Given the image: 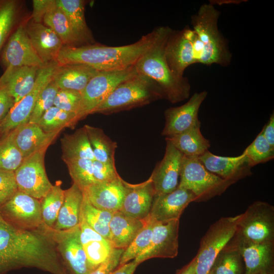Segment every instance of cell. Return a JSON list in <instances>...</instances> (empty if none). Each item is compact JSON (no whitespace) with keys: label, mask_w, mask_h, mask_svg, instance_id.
Masks as SVG:
<instances>
[{"label":"cell","mask_w":274,"mask_h":274,"mask_svg":"<svg viewBox=\"0 0 274 274\" xmlns=\"http://www.w3.org/2000/svg\"><path fill=\"white\" fill-rule=\"evenodd\" d=\"M0 251L13 270L34 267L52 274H68L45 226L38 230L21 229L0 215Z\"/></svg>","instance_id":"1"},{"label":"cell","mask_w":274,"mask_h":274,"mask_svg":"<svg viewBox=\"0 0 274 274\" xmlns=\"http://www.w3.org/2000/svg\"><path fill=\"white\" fill-rule=\"evenodd\" d=\"M162 26L155 28L135 43L122 46L98 43L79 46H63L57 64L82 63L98 71H116L133 65L152 47L161 34Z\"/></svg>","instance_id":"2"},{"label":"cell","mask_w":274,"mask_h":274,"mask_svg":"<svg viewBox=\"0 0 274 274\" xmlns=\"http://www.w3.org/2000/svg\"><path fill=\"white\" fill-rule=\"evenodd\" d=\"M172 30L168 26H163L156 42L138 60L134 66L138 73L147 77L159 86L164 99L176 103L189 98L191 86L186 77L175 75L167 64L165 46Z\"/></svg>","instance_id":"3"},{"label":"cell","mask_w":274,"mask_h":274,"mask_svg":"<svg viewBox=\"0 0 274 274\" xmlns=\"http://www.w3.org/2000/svg\"><path fill=\"white\" fill-rule=\"evenodd\" d=\"M220 15V12L210 3L202 5L191 17L192 29L203 46L199 63L227 66L231 62L232 54L228 43L218 27Z\"/></svg>","instance_id":"4"},{"label":"cell","mask_w":274,"mask_h":274,"mask_svg":"<svg viewBox=\"0 0 274 274\" xmlns=\"http://www.w3.org/2000/svg\"><path fill=\"white\" fill-rule=\"evenodd\" d=\"M160 99L164 98L159 86L151 79L137 73L119 84L93 113L109 115Z\"/></svg>","instance_id":"5"},{"label":"cell","mask_w":274,"mask_h":274,"mask_svg":"<svg viewBox=\"0 0 274 274\" xmlns=\"http://www.w3.org/2000/svg\"><path fill=\"white\" fill-rule=\"evenodd\" d=\"M233 183L208 171L198 158L183 156L178 187L190 191L195 201L208 200L223 193Z\"/></svg>","instance_id":"6"},{"label":"cell","mask_w":274,"mask_h":274,"mask_svg":"<svg viewBox=\"0 0 274 274\" xmlns=\"http://www.w3.org/2000/svg\"><path fill=\"white\" fill-rule=\"evenodd\" d=\"M241 214L223 217L213 224L202 238L195 274H209L219 254L234 237Z\"/></svg>","instance_id":"7"},{"label":"cell","mask_w":274,"mask_h":274,"mask_svg":"<svg viewBox=\"0 0 274 274\" xmlns=\"http://www.w3.org/2000/svg\"><path fill=\"white\" fill-rule=\"evenodd\" d=\"M236 238L253 243L273 242L274 208L256 201L243 213L237 224Z\"/></svg>","instance_id":"8"},{"label":"cell","mask_w":274,"mask_h":274,"mask_svg":"<svg viewBox=\"0 0 274 274\" xmlns=\"http://www.w3.org/2000/svg\"><path fill=\"white\" fill-rule=\"evenodd\" d=\"M136 73L134 65L120 70L99 71L81 93V100L77 114L79 120L93 114L119 84Z\"/></svg>","instance_id":"9"},{"label":"cell","mask_w":274,"mask_h":274,"mask_svg":"<svg viewBox=\"0 0 274 274\" xmlns=\"http://www.w3.org/2000/svg\"><path fill=\"white\" fill-rule=\"evenodd\" d=\"M0 215L12 226L24 230H38L44 226L40 200L18 190L0 206Z\"/></svg>","instance_id":"10"},{"label":"cell","mask_w":274,"mask_h":274,"mask_svg":"<svg viewBox=\"0 0 274 274\" xmlns=\"http://www.w3.org/2000/svg\"><path fill=\"white\" fill-rule=\"evenodd\" d=\"M45 147L24 158L14 171L18 190L41 200L52 186L46 173L44 158Z\"/></svg>","instance_id":"11"},{"label":"cell","mask_w":274,"mask_h":274,"mask_svg":"<svg viewBox=\"0 0 274 274\" xmlns=\"http://www.w3.org/2000/svg\"><path fill=\"white\" fill-rule=\"evenodd\" d=\"M56 65V62L52 63L39 70L32 89L14 105L0 122L1 136L7 134L18 126L28 123L40 93L52 80Z\"/></svg>","instance_id":"12"},{"label":"cell","mask_w":274,"mask_h":274,"mask_svg":"<svg viewBox=\"0 0 274 274\" xmlns=\"http://www.w3.org/2000/svg\"><path fill=\"white\" fill-rule=\"evenodd\" d=\"M57 251L68 274H88L91 271L80 239L79 225L72 229L57 231L46 227Z\"/></svg>","instance_id":"13"},{"label":"cell","mask_w":274,"mask_h":274,"mask_svg":"<svg viewBox=\"0 0 274 274\" xmlns=\"http://www.w3.org/2000/svg\"><path fill=\"white\" fill-rule=\"evenodd\" d=\"M1 60L5 70L10 67L25 66L40 68L46 65L36 52L22 23L8 38Z\"/></svg>","instance_id":"14"},{"label":"cell","mask_w":274,"mask_h":274,"mask_svg":"<svg viewBox=\"0 0 274 274\" xmlns=\"http://www.w3.org/2000/svg\"><path fill=\"white\" fill-rule=\"evenodd\" d=\"M179 228V220L164 222L154 221L149 247L133 260L140 264L152 258L176 257L178 254Z\"/></svg>","instance_id":"15"},{"label":"cell","mask_w":274,"mask_h":274,"mask_svg":"<svg viewBox=\"0 0 274 274\" xmlns=\"http://www.w3.org/2000/svg\"><path fill=\"white\" fill-rule=\"evenodd\" d=\"M207 95L206 91L194 93L184 105L166 109L162 135L170 137L201 124L198 119L199 110Z\"/></svg>","instance_id":"16"},{"label":"cell","mask_w":274,"mask_h":274,"mask_svg":"<svg viewBox=\"0 0 274 274\" xmlns=\"http://www.w3.org/2000/svg\"><path fill=\"white\" fill-rule=\"evenodd\" d=\"M191 28L185 27L181 30H173L165 46V57L168 66L177 76L184 77L186 68L197 63L196 54L191 39Z\"/></svg>","instance_id":"17"},{"label":"cell","mask_w":274,"mask_h":274,"mask_svg":"<svg viewBox=\"0 0 274 274\" xmlns=\"http://www.w3.org/2000/svg\"><path fill=\"white\" fill-rule=\"evenodd\" d=\"M166 142L164 156L150 176L155 195L170 193L179 184L183 155L170 142Z\"/></svg>","instance_id":"18"},{"label":"cell","mask_w":274,"mask_h":274,"mask_svg":"<svg viewBox=\"0 0 274 274\" xmlns=\"http://www.w3.org/2000/svg\"><path fill=\"white\" fill-rule=\"evenodd\" d=\"M198 159L208 171L233 183L252 174V167L244 152L237 156L224 157L213 154L208 150Z\"/></svg>","instance_id":"19"},{"label":"cell","mask_w":274,"mask_h":274,"mask_svg":"<svg viewBox=\"0 0 274 274\" xmlns=\"http://www.w3.org/2000/svg\"><path fill=\"white\" fill-rule=\"evenodd\" d=\"M127 186L128 183L119 176L109 181L94 184L83 192L94 207L114 213L120 211Z\"/></svg>","instance_id":"20"},{"label":"cell","mask_w":274,"mask_h":274,"mask_svg":"<svg viewBox=\"0 0 274 274\" xmlns=\"http://www.w3.org/2000/svg\"><path fill=\"white\" fill-rule=\"evenodd\" d=\"M195 200L190 191L178 187L170 193L155 195L148 217L156 222L179 220L185 208Z\"/></svg>","instance_id":"21"},{"label":"cell","mask_w":274,"mask_h":274,"mask_svg":"<svg viewBox=\"0 0 274 274\" xmlns=\"http://www.w3.org/2000/svg\"><path fill=\"white\" fill-rule=\"evenodd\" d=\"M26 32L38 55L45 65L56 62L63 45L49 27L32 20L25 26ZM57 63V62H56Z\"/></svg>","instance_id":"22"},{"label":"cell","mask_w":274,"mask_h":274,"mask_svg":"<svg viewBox=\"0 0 274 274\" xmlns=\"http://www.w3.org/2000/svg\"><path fill=\"white\" fill-rule=\"evenodd\" d=\"M235 239L245 264L244 274L273 271V242L253 243Z\"/></svg>","instance_id":"23"},{"label":"cell","mask_w":274,"mask_h":274,"mask_svg":"<svg viewBox=\"0 0 274 274\" xmlns=\"http://www.w3.org/2000/svg\"><path fill=\"white\" fill-rule=\"evenodd\" d=\"M155 193L151 177L142 183H128L127 191L119 211L131 218L145 220L150 213Z\"/></svg>","instance_id":"24"},{"label":"cell","mask_w":274,"mask_h":274,"mask_svg":"<svg viewBox=\"0 0 274 274\" xmlns=\"http://www.w3.org/2000/svg\"><path fill=\"white\" fill-rule=\"evenodd\" d=\"M60 132L47 133L37 124L27 123L14 129V140L24 158L48 147Z\"/></svg>","instance_id":"25"},{"label":"cell","mask_w":274,"mask_h":274,"mask_svg":"<svg viewBox=\"0 0 274 274\" xmlns=\"http://www.w3.org/2000/svg\"><path fill=\"white\" fill-rule=\"evenodd\" d=\"M40 68L35 66L10 67L0 77V84L13 98L15 104L33 88Z\"/></svg>","instance_id":"26"},{"label":"cell","mask_w":274,"mask_h":274,"mask_svg":"<svg viewBox=\"0 0 274 274\" xmlns=\"http://www.w3.org/2000/svg\"><path fill=\"white\" fill-rule=\"evenodd\" d=\"M99 72L82 63L57 64L52 81L59 89L72 90L81 93L89 81Z\"/></svg>","instance_id":"27"},{"label":"cell","mask_w":274,"mask_h":274,"mask_svg":"<svg viewBox=\"0 0 274 274\" xmlns=\"http://www.w3.org/2000/svg\"><path fill=\"white\" fill-rule=\"evenodd\" d=\"M145 223V219L131 218L119 211L114 212L109 223V241L113 248L125 249Z\"/></svg>","instance_id":"28"},{"label":"cell","mask_w":274,"mask_h":274,"mask_svg":"<svg viewBox=\"0 0 274 274\" xmlns=\"http://www.w3.org/2000/svg\"><path fill=\"white\" fill-rule=\"evenodd\" d=\"M83 197V191L74 183L64 190L63 202L52 229L67 230L79 225Z\"/></svg>","instance_id":"29"},{"label":"cell","mask_w":274,"mask_h":274,"mask_svg":"<svg viewBox=\"0 0 274 274\" xmlns=\"http://www.w3.org/2000/svg\"><path fill=\"white\" fill-rule=\"evenodd\" d=\"M199 124L178 134L165 138L184 157L198 158L209 150L210 143L200 131Z\"/></svg>","instance_id":"30"},{"label":"cell","mask_w":274,"mask_h":274,"mask_svg":"<svg viewBox=\"0 0 274 274\" xmlns=\"http://www.w3.org/2000/svg\"><path fill=\"white\" fill-rule=\"evenodd\" d=\"M63 11L82 45L95 44L85 18V2L82 0H55Z\"/></svg>","instance_id":"31"},{"label":"cell","mask_w":274,"mask_h":274,"mask_svg":"<svg viewBox=\"0 0 274 274\" xmlns=\"http://www.w3.org/2000/svg\"><path fill=\"white\" fill-rule=\"evenodd\" d=\"M43 21L44 25L50 28L58 36L63 46L82 45L65 14L57 6L55 0H53Z\"/></svg>","instance_id":"32"},{"label":"cell","mask_w":274,"mask_h":274,"mask_svg":"<svg viewBox=\"0 0 274 274\" xmlns=\"http://www.w3.org/2000/svg\"><path fill=\"white\" fill-rule=\"evenodd\" d=\"M61 146L64 161L80 158L95 160L84 126L72 134H65L61 139Z\"/></svg>","instance_id":"33"},{"label":"cell","mask_w":274,"mask_h":274,"mask_svg":"<svg viewBox=\"0 0 274 274\" xmlns=\"http://www.w3.org/2000/svg\"><path fill=\"white\" fill-rule=\"evenodd\" d=\"M95 160L102 162L115 163L117 143L107 136L102 129L89 125L84 126Z\"/></svg>","instance_id":"34"},{"label":"cell","mask_w":274,"mask_h":274,"mask_svg":"<svg viewBox=\"0 0 274 274\" xmlns=\"http://www.w3.org/2000/svg\"><path fill=\"white\" fill-rule=\"evenodd\" d=\"M243 260L234 240L221 251L209 274H244Z\"/></svg>","instance_id":"35"},{"label":"cell","mask_w":274,"mask_h":274,"mask_svg":"<svg viewBox=\"0 0 274 274\" xmlns=\"http://www.w3.org/2000/svg\"><path fill=\"white\" fill-rule=\"evenodd\" d=\"M113 213L94 207L84 193L80 218L108 241L110 239L109 223Z\"/></svg>","instance_id":"36"},{"label":"cell","mask_w":274,"mask_h":274,"mask_svg":"<svg viewBox=\"0 0 274 274\" xmlns=\"http://www.w3.org/2000/svg\"><path fill=\"white\" fill-rule=\"evenodd\" d=\"M61 183L57 181L40 200L42 220L48 228H53L63 202L64 190L61 188Z\"/></svg>","instance_id":"37"},{"label":"cell","mask_w":274,"mask_h":274,"mask_svg":"<svg viewBox=\"0 0 274 274\" xmlns=\"http://www.w3.org/2000/svg\"><path fill=\"white\" fill-rule=\"evenodd\" d=\"M78 121L76 114L53 106L45 113L37 124L44 131L50 133L75 125Z\"/></svg>","instance_id":"38"},{"label":"cell","mask_w":274,"mask_h":274,"mask_svg":"<svg viewBox=\"0 0 274 274\" xmlns=\"http://www.w3.org/2000/svg\"><path fill=\"white\" fill-rule=\"evenodd\" d=\"M23 157L14 140V130L0 136V170L14 172Z\"/></svg>","instance_id":"39"},{"label":"cell","mask_w":274,"mask_h":274,"mask_svg":"<svg viewBox=\"0 0 274 274\" xmlns=\"http://www.w3.org/2000/svg\"><path fill=\"white\" fill-rule=\"evenodd\" d=\"M20 10L17 1L0 0V50L17 22Z\"/></svg>","instance_id":"40"},{"label":"cell","mask_w":274,"mask_h":274,"mask_svg":"<svg viewBox=\"0 0 274 274\" xmlns=\"http://www.w3.org/2000/svg\"><path fill=\"white\" fill-rule=\"evenodd\" d=\"M92 161L89 159L80 158L64 161L73 183L83 191L96 183L93 174Z\"/></svg>","instance_id":"41"},{"label":"cell","mask_w":274,"mask_h":274,"mask_svg":"<svg viewBox=\"0 0 274 274\" xmlns=\"http://www.w3.org/2000/svg\"><path fill=\"white\" fill-rule=\"evenodd\" d=\"M153 223L154 221L149 217L145 219L143 227L130 245L124 249L118 266L134 260L149 247L152 236Z\"/></svg>","instance_id":"42"},{"label":"cell","mask_w":274,"mask_h":274,"mask_svg":"<svg viewBox=\"0 0 274 274\" xmlns=\"http://www.w3.org/2000/svg\"><path fill=\"white\" fill-rule=\"evenodd\" d=\"M244 152L252 167L258 164L269 161L274 158V147L267 142L261 131Z\"/></svg>","instance_id":"43"},{"label":"cell","mask_w":274,"mask_h":274,"mask_svg":"<svg viewBox=\"0 0 274 274\" xmlns=\"http://www.w3.org/2000/svg\"><path fill=\"white\" fill-rule=\"evenodd\" d=\"M82 245L91 270L104 261L114 248L110 242L104 237L92 239Z\"/></svg>","instance_id":"44"},{"label":"cell","mask_w":274,"mask_h":274,"mask_svg":"<svg viewBox=\"0 0 274 274\" xmlns=\"http://www.w3.org/2000/svg\"><path fill=\"white\" fill-rule=\"evenodd\" d=\"M59 89L52 80L40 93L28 123L37 124L42 116L52 107Z\"/></svg>","instance_id":"45"},{"label":"cell","mask_w":274,"mask_h":274,"mask_svg":"<svg viewBox=\"0 0 274 274\" xmlns=\"http://www.w3.org/2000/svg\"><path fill=\"white\" fill-rule=\"evenodd\" d=\"M81 94L72 90L59 89L54 100V106L68 113L78 114ZM78 117V116H77Z\"/></svg>","instance_id":"46"},{"label":"cell","mask_w":274,"mask_h":274,"mask_svg":"<svg viewBox=\"0 0 274 274\" xmlns=\"http://www.w3.org/2000/svg\"><path fill=\"white\" fill-rule=\"evenodd\" d=\"M18 190L14 172L0 170V206Z\"/></svg>","instance_id":"47"},{"label":"cell","mask_w":274,"mask_h":274,"mask_svg":"<svg viewBox=\"0 0 274 274\" xmlns=\"http://www.w3.org/2000/svg\"><path fill=\"white\" fill-rule=\"evenodd\" d=\"M92 169L96 183L109 181L118 178V175L115 163L92 161Z\"/></svg>","instance_id":"48"},{"label":"cell","mask_w":274,"mask_h":274,"mask_svg":"<svg viewBox=\"0 0 274 274\" xmlns=\"http://www.w3.org/2000/svg\"><path fill=\"white\" fill-rule=\"evenodd\" d=\"M124 250L113 248L108 257L88 274H112L118 267Z\"/></svg>","instance_id":"49"},{"label":"cell","mask_w":274,"mask_h":274,"mask_svg":"<svg viewBox=\"0 0 274 274\" xmlns=\"http://www.w3.org/2000/svg\"><path fill=\"white\" fill-rule=\"evenodd\" d=\"M53 0H33L32 1V20L37 23H42L44 16L47 12Z\"/></svg>","instance_id":"50"},{"label":"cell","mask_w":274,"mask_h":274,"mask_svg":"<svg viewBox=\"0 0 274 274\" xmlns=\"http://www.w3.org/2000/svg\"><path fill=\"white\" fill-rule=\"evenodd\" d=\"M15 104L13 98L0 84V122Z\"/></svg>","instance_id":"51"},{"label":"cell","mask_w":274,"mask_h":274,"mask_svg":"<svg viewBox=\"0 0 274 274\" xmlns=\"http://www.w3.org/2000/svg\"><path fill=\"white\" fill-rule=\"evenodd\" d=\"M267 142L274 147V113L271 114L268 121L261 130Z\"/></svg>","instance_id":"52"},{"label":"cell","mask_w":274,"mask_h":274,"mask_svg":"<svg viewBox=\"0 0 274 274\" xmlns=\"http://www.w3.org/2000/svg\"><path fill=\"white\" fill-rule=\"evenodd\" d=\"M138 265L133 260L118 266L112 274H133Z\"/></svg>","instance_id":"53"},{"label":"cell","mask_w":274,"mask_h":274,"mask_svg":"<svg viewBox=\"0 0 274 274\" xmlns=\"http://www.w3.org/2000/svg\"><path fill=\"white\" fill-rule=\"evenodd\" d=\"M196 259L195 257L188 264L178 269L175 274H195Z\"/></svg>","instance_id":"54"},{"label":"cell","mask_w":274,"mask_h":274,"mask_svg":"<svg viewBox=\"0 0 274 274\" xmlns=\"http://www.w3.org/2000/svg\"><path fill=\"white\" fill-rule=\"evenodd\" d=\"M257 274H273V271H263Z\"/></svg>","instance_id":"55"},{"label":"cell","mask_w":274,"mask_h":274,"mask_svg":"<svg viewBox=\"0 0 274 274\" xmlns=\"http://www.w3.org/2000/svg\"><path fill=\"white\" fill-rule=\"evenodd\" d=\"M0 136H1V135H0Z\"/></svg>","instance_id":"56"}]
</instances>
